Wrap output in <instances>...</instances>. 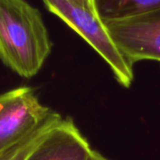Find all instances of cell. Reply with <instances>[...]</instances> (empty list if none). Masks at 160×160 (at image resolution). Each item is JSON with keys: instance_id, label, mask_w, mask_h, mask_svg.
<instances>
[{"instance_id": "cell-1", "label": "cell", "mask_w": 160, "mask_h": 160, "mask_svg": "<svg viewBox=\"0 0 160 160\" xmlns=\"http://www.w3.org/2000/svg\"><path fill=\"white\" fill-rule=\"evenodd\" d=\"M52 50L40 11L26 0H0V59L24 78L35 76Z\"/></svg>"}, {"instance_id": "cell-2", "label": "cell", "mask_w": 160, "mask_h": 160, "mask_svg": "<svg viewBox=\"0 0 160 160\" xmlns=\"http://www.w3.org/2000/svg\"><path fill=\"white\" fill-rule=\"evenodd\" d=\"M49 12L59 17L81 36L109 65L117 81L129 88L133 82V65L122 56L106 25L92 12L70 0H42Z\"/></svg>"}, {"instance_id": "cell-3", "label": "cell", "mask_w": 160, "mask_h": 160, "mask_svg": "<svg viewBox=\"0 0 160 160\" xmlns=\"http://www.w3.org/2000/svg\"><path fill=\"white\" fill-rule=\"evenodd\" d=\"M51 112L30 87L0 93V153L33 132Z\"/></svg>"}, {"instance_id": "cell-4", "label": "cell", "mask_w": 160, "mask_h": 160, "mask_svg": "<svg viewBox=\"0 0 160 160\" xmlns=\"http://www.w3.org/2000/svg\"><path fill=\"white\" fill-rule=\"evenodd\" d=\"M105 25L130 64L140 60L160 62V9Z\"/></svg>"}, {"instance_id": "cell-5", "label": "cell", "mask_w": 160, "mask_h": 160, "mask_svg": "<svg viewBox=\"0 0 160 160\" xmlns=\"http://www.w3.org/2000/svg\"><path fill=\"white\" fill-rule=\"evenodd\" d=\"M93 150L70 117L62 118L26 160H89Z\"/></svg>"}, {"instance_id": "cell-6", "label": "cell", "mask_w": 160, "mask_h": 160, "mask_svg": "<svg viewBox=\"0 0 160 160\" xmlns=\"http://www.w3.org/2000/svg\"><path fill=\"white\" fill-rule=\"evenodd\" d=\"M96 15L106 24L160 9V0H92Z\"/></svg>"}, {"instance_id": "cell-7", "label": "cell", "mask_w": 160, "mask_h": 160, "mask_svg": "<svg viewBox=\"0 0 160 160\" xmlns=\"http://www.w3.org/2000/svg\"><path fill=\"white\" fill-rule=\"evenodd\" d=\"M62 117L52 110L50 115L24 139L0 153V160H26L46 134L59 122Z\"/></svg>"}, {"instance_id": "cell-8", "label": "cell", "mask_w": 160, "mask_h": 160, "mask_svg": "<svg viewBox=\"0 0 160 160\" xmlns=\"http://www.w3.org/2000/svg\"><path fill=\"white\" fill-rule=\"evenodd\" d=\"M70 1H72V3H74V4H76V5L80 6V7H83V8L87 9L88 11H91V12L95 13L92 0H70Z\"/></svg>"}, {"instance_id": "cell-9", "label": "cell", "mask_w": 160, "mask_h": 160, "mask_svg": "<svg viewBox=\"0 0 160 160\" xmlns=\"http://www.w3.org/2000/svg\"><path fill=\"white\" fill-rule=\"evenodd\" d=\"M89 160H109V159H108L107 157L102 155L99 152L93 150L92 154V156H91V158Z\"/></svg>"}]
</instances>
